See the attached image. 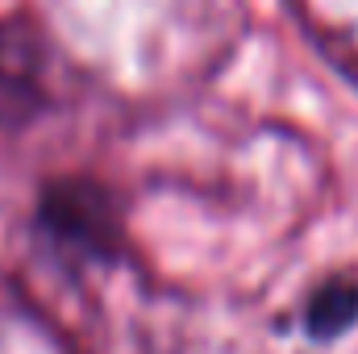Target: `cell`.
Listing matches in <instances>:
<instances>
[{"label":"cell","mask_w":358,"mask_h":354,"mask_svg":"<svg viewBox=\"0 0 358 354\" xmlns=\"http://www.w3.org/2000/svg\"><path fill=\"white\" fill-rule=\"evenodd\" d=\"M308 334L313 338H338L358 321V283L355 279H329L308 300Z\"/></svg>","instance_id":"2"},{"label":"cell","mask_w":358,"mask_h":354,"mask_svg":"<svg viewBox=\"0 0 358 354\" xmlns=\"http://www.w3.org/2000/svg\"><path fill=\"white\" fill-rule=\"evenodd\" d=\"M42 221L63 246L84 250V255H108L121 238L113 196L92 179H63V183L46 187Z\"/></svg>","instance_id":"1"}]
</instances>
